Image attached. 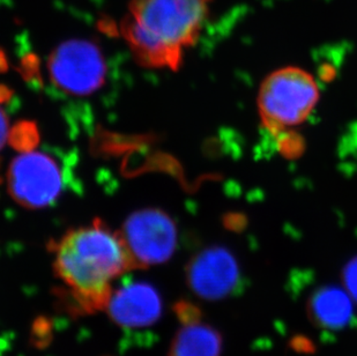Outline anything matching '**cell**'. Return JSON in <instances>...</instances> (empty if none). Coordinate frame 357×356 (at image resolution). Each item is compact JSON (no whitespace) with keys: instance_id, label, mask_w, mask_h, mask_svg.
<instances>
[{"instance_id":"cell-12","label":"cell","mask_w":357,"mask_h":356,"mask_svg":"<svg viewBox=\"0 0 357 356\" xmlns=\"http://www.w3.org/2000/svg\"><path fill=\"white\" fill-rule=\"evenodd\" d=\"M174 313L182 325L198 324L202 318V311L195 303L188 299H181L174 304Z\"/></svg>"},{"instance_id":"cell-3","label":"cell","mask_w":357,"mask_h":356,"mask_svg":"<svg viewBox=\"0 0 357 356\" xmlns=\"http://www.w3.org/2000/svg\"><path fill=\"white\" fill-rule=\"evenodd\" d=\"M319 91L310 73L300 68H283L270 74L260 86L258 109L271 135L303 123L314 105Z\"/></svg>"},{"instance_id":"cell-15","label":"cell","mask_w":357,"mask_h":356,"mask_svg":"<svg viewBox=\"0 0 357 356\" xmlns=\"http://www.w3.org/2000/svg\"><path fill=\"white\" fill-rule=\"evenodd\" d=\"M8 138H10L8 118H7L6 114L3 112V109H0V149L5 146Z\"/></svg>"},{"instance_id":"cell-9","label":"cell","mask_w":357,"mask_h":356,"mask_svg":"<svg viewBox=\"0 0 357 356\" xmlns=\"http://www.w3.org/2000/svg\"><path fill=\"white\" fill-rule=\"evenodd\" d=\"M354 299L346 289L325 285L317 289L307 302V315L314 325L337 331L349 325L354 316Z\"/></svg>"},{"instance_id":"cell-13","label":"cell","mask_w":357,"mask_h":356,"mask_svg":"<svg viewBox=\"0 0 357 356\" xmlns=\"http://www.w3.org/2000/svg\"><path fill=\"white\" fill-rule=\"evenodd\" d=\"M344 288L357 303V255L346 264L342 271Z\"/></svg>"},{"instance_id":"cell-10","label":"cell","mask_w":357,"mask_h":356,"mask_svg":"<svg viewBox=\"0 0 357 356\" xmlns=\"http://www.w3.org/2000/svg\"><path fill=\"white\" fill-rule=\"evenodd\" d=\"M222 336L206 324L183 326L176 333L169 356H221Z\"/></svg>"},{"instance_id":"cell-4","label":"cell","mask_w":357,"mask_h":356,"mask_svg":"<svg viewBox=\"0 0 357 356\" xmlns=\"http://www.w3.org/2000/svg\"><path fill=\"white\" fill-rule=\"evenodd\" d=\"M47 71L52 84L64 94L89 96L105 86L109 68L98 44L88 40H68L52 51Z\"/></svg>"},{"instance_id":"cell-14","label":"cell","mask_w":357,"mask_h":356,"mask_svg":"<svg viewBox=\"0 0 357 356\" xmlns=\"http://www.w3.org/2000/svg\"><path fill=\"white\" fill-rule=\"evenodd\" d=\"M290 347L296 353L311 354L314 352V345L307 336H296L290 340Z\"/></svg>"},{"instance_id":"cell-7","label":"cell","mask_w":357,"mask_h":356,"mask_svg":"<svg viewBox=\"0 0 357 356\" xmlns=\"http://www.w3.org/2000/svg\"><path fill=\"white\" fill-rule=\"evenodd\" d=\"M185 278L189 288L207 301H219L236 294L243 280L235 255L216 246L193 255L186 265Z\"/></svg>"},{"instance_id":"cell-8","label":"cell","mask_w":357,"mask_h":356,"mask_svg":"<svg viewBox=\"0 0 357 356\" xmlns=\"http://www.w3.org/2000/svg\"><path fill=\"white\" fill-rule=\"evenodd\" d=\"M159 290L149 283H133L112 292L105 310L112 322L126 329L155 324L162 315Z\"/></svg>"},{"instance_id":"cell-6","label":"cell","mask_w":357,"mask_h":356,"mask_svg":"<svg viewBox=\"0 0 357 356\" xmlns=\"http://www.w3.org/2000/svg\"><path fill=\"white\" fill-rule=\"evenodd\" d=\"M119 234L135 269H147L167 262L177 246L175 222L158 209H142L130 215Z\"/></svg>"},{"instance_id":"cell-2","label":"cell","mask_w":357,"mask_h":356,"mask_svg":"<svg viewBox=\"0 0 357 356\" xmlns=\"http://www.w3.org/2000/svg\"><path fill=\"white\" fill-rule=\"evenodd\" d=\"M211 1L132 0L119 31L140 64L175 71L198 40Z\"/></svg>"},{"instance_id":"cell-5","label":"cell","mask_w":357,"mask_h":356,"mask_svg":"<svg viewBox=\"0 0 357 356\" xmlns=\"http://www.w3.org/2000/svg\"><path fill=\"white\" fill-rule=\"evenodd\" d=\"M7 178L10 195L28 209L54 204L68 183L64 165L57 158L47 151L31 149L14 158Z\"/></svg>"},{"instance_id":"cell-1","label":"cell","mask_w":357,"mask_h":356,"mask_svg":"<svg viewBox=\"0 0 357 356\" xmlns=\"http://www.w3.org/2000/svg\"><path fill=\"white\" fill-rule=\"evenodd\" d=\"M52 251L54 273L70 288L77 313L105 310L112 294L110 281L135 269L119 232H112L101 220L66 232Z\"/></svg>"},{"instance_id":"cell-11","label":"cell","mask_w":357,"mask_h":356,"mask_svg":"<svg viewBox=\"0 0 357 356\" xmlns=\"http://www.w3.org/2000/svg\"><path fill=\"white\" fill-rule=\"evenodd\" d=\"M54 340V322L45 316L35 318L31 329V343L38 350L47 348Z\"/></svg>"}]
</instances>
